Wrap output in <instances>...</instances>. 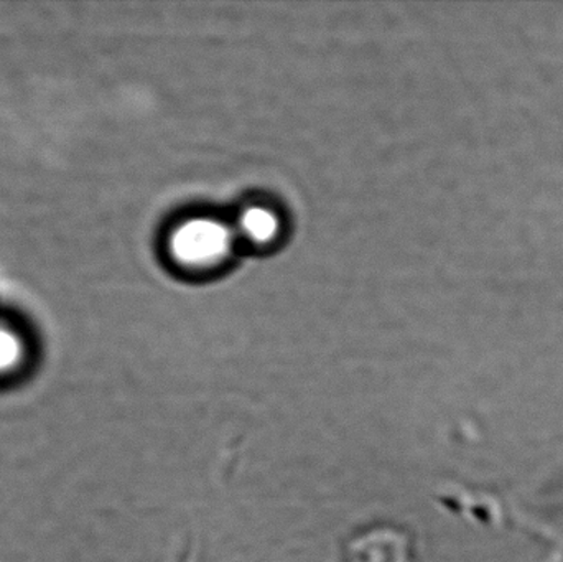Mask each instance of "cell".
<instances>
[{
	"label": "cell",
	"mask_w": 563,
	"mask_h": 562,
	"mask_svg": "<svg viewBox=\"0 0 563 562\" xmlns=\"http://www.w3.org/2000/svg\"><path fill=\"white\" fill-rule=\"evenodd\" d=\"M238 231L244 240L253 244H269L279 236L280 220L271 208L247 207L241 213L240 221H238Z\"/></svg>",
	"instance_id": "obj_2"
},
{
	"label": "cell",
	"mask_w": 563,
	"mask_h": 562,
	"mask_svg": "<svg viewBox=\"0 0 563 562\" xmlns=\"http://www.w3.org/2000/svg\"><path fill=\"white\" fill-rule=\"evenodd\" d=\"M20 356V343L5 330H0V372L15 365Z\"/></svg>",
	"instance_id": "obj_3"
},
{
	"label": "cell",
	"mask_w": 563,
	"mask_h": 562,
	"mask_svg": "<svg viewBox=\"0 0 563 562\" xmlns=\"http://www.w3.org/2000/svg\"><path fill=\"white\" fill-rule=\"evenodd\" d=\"M234 241L236 231L224 221L211 217H195L172 231L168 253L181 267L211 269L230 257Z\"/></svg>",
	"instance_id": "obj_1"
}]
</instances>
